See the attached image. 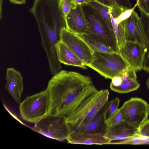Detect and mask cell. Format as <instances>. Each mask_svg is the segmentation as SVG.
I'll list each match as a JSON object with an SVG mask.
<instances>
[{
    "label": "cell",
    "instance_id": "1",
    "mask_svg": "<svg viewBox=\"0 0 149 149\" xmlns=\"http://www.w3.org/2000/svg\"><path fill=\"white\" fill-rule=\"evenodd\" d=\"M47 88L51 101L49 114L65 117L68 124L98 91L89 76L65 70L53 75Z\"/></svg>",
    "mask_w": 149,
    "mask_h": 149
},
{
    "label": "cell",
    "instance_id": "2",
    "mask_svg": "<svg viewBox=\"0 0 149 149\" xmlns=\"http://www.w3.org/2000/svg\"><path fill=\"white\" fill-rule=\"evenodd\" d=\"M81 6L92 33L91 35L87 36L109 47L114 52L120 53L115 34L100 14L89 3Z\"/></svg>",
    "mask_w": 149,
    "mask_h": 149
},
{
    "label": "cell",
    "instance_id": "3",
    "mask_svg": "<svg viewBox=\"0 0 149 149\" xmlns=\"http://www.w3.org/2000/svg\"><path fill=\"white\" fill-rule=\"evenodd\" d=\"M88 66L106 79L115 76L121 77L132 67L120 53L93 52V60Z\"/></svg>",
    "mask_w": 149,
    "mask_h": 149
},
{
    "label": "cell",
    "instance_id": "4",
    "mask_svg": "<svg viewBox=\"0 0 149 149\" xmlns=\"http://www.w3.org/2000/svg\"><path fill=\"white\" fill-rule=\"evenodd\" d=\"M51 104L50 94L46 88L27 97L20 104V116L24 120L35 124L49 114Z\"/></svg>",
    "mask_w": 149,
    "mask_h": 149
},
{
    "label": "cell",
    "instance_id": "5",
    "mask_svg": "<svg viewBox=\"0 0 149 149\" xmlns=\"http://www.w3.org/2000/svg\"><path fill=\"white\" fill-rule=\"evenodd\" d=\"M109 91H98L93 98L80 109L68 123L71 132H76L87 124L95 115L108 103Z\"/></svg>",
    "mask_w": 149,
    "mask_h": 149
},
{
    "label": "cell",
    "instance_id": "6",
    "mask_svg": "<svg viewBox=\"0 0 149 149\" xmlns=\"http://www.w3.org/2000/svg\"><path fill=\"white\" fill-rule=\"evenodd\" d=\"M32 129L48 138L62 141L66 140L71 129L63 116L49 114L35 124Z\"/></svg>",
    "mask_w": 149,
    "mask_h": 149
},
{
    "label": "cell",
    "instance_id": "7",
    "mask_svg": "<svg viewBox=\"0 0 149 149\" xmlns=\"http://www.w3.org/2000/svg\"><path fill=\"white\" fill-rule=\"evenodd\" d=\"M149 104L144 100L132 97L119 109L124 121L138 129L148 119Z\"/></svg>",
    "mask_w": 149,
    "mask_h": 149
},
{
    "label": "cell",
    "instance_id": "8",
    "mask_svg": "<svg viewBox=\"0 0 149 149\" xmlns=\"http://www.w3.org/2000/svg\"><path fill=\"white\" fill-rule=\"evenodd\" d=\"M60 38L61 41L81 59L86 66L91 63L94 51L79 36L64 27L61 30Z\"/></svg>",
    "mask_w": 149,
    "mask_h": 149
},
{
    "label": "cell",
    "instance_id": "9",
    "mask_svg": "<svg viewBox=\"0 0 149 149\" xmlns=\"http://www.w3.org/2000/svg\"><path fill=\"white\" fill-rule=\"evenodd\" d=\"M147 48L138 42L125 40L120 50V53L136 72L143 69Z\"/></svg>",
    "mask_w": 149,
    "mask_h": 149
},
{
    "label": "cell",
    "instance_id": "10",
    "mask_svg": "<svg viewBox=\"0 0 149 149\" xmlns=\"http://www.w3.org/2000/svg\"><path fill=\"white\" fill-rule=\"evenodd\" d=\"M66 28L77 35L90 36L92 33L88 26L81 5L72 8L66 20Z\"/></svg>",
    "mask_w": 149,
    "mask_h": 149
},
{
    "label": "cell",
    "instance_id": "11",
    "mask_svg": "<svg viewBox=\"0 0 149 149\" xmlns=\"http://www.w3.org/2000/svg\"><path fill=\"white\" fill-rule=\"evenodd\" d=\"M125 39L145 45L146 37L140 17L133 10L130 16L124 21Z\"/></svg>",
    "mask_w": 149,
    "mask_h": 149
},
{
    "label": "cell",
    "instance_id": "12",
    "mask_svg": "<svg viewBox=\"0 0 149 149\" xmlns=\"http://www.w3.org/2000/svg\"><path fill=\"white\" fill-rule=\"evenodd\" d=\"M104 136L111 142L141 137L139 129L124 121L114 126H108Z\"/></svg>",
    "mask_w": 149,
    "mask_h": 149
},
{
    "label": "cell",
    "instance_id": "13",
    "mask_svg": "<svg viewBox=\"0 0 149 149\" xmlns=\"http://www.w3.org/2000/svg\"><path fill=\"white\" fill-rule=\"evenodd\" d=\"M5 88L17 103L20 104L24 89L23 78L21 73L13 68L6 71Z\"/></svg>",
    "mask_w": 149,
    "mask_h": 149
},
{
    "label": "cell",
    "instance_id": "14",
    "mask_svg": "<svg viewBox=\"0 0 149 149\" xmlns=\"http://www.w3.org/2000/svg\"><path fill=\"white\" fill-rule=\"evenodd\" d=\"M68 143L84 145L109 144L111 141L100 134L71 132L66 139Z\"/></svg>",
    "mask_w": 149,
    "mask_h": 149
},
{
    "label": "cell",
    "instance_id": "15",
    "mask_svg": "<svg viewBox=\"0 0 149 149\" xmlns=\"http://www.w3.org/2000/svg\"><path fill=\"white\" fill-rule=\"evenodd\" d=\"M108 103L97 112L85 126L76 132L100 134L104 135L108 126L105 123V113Z\"/></svg>",
    "mask_w": 149,
    "mask_h": 149
},
{
    "label": "cell",
    "instance_id": "16",
    "mask_svg": "<svg viewBox=\"0 0 149 149\" xmlns=\"http://www.w3.org/2000/svg\"><path fill=\"white\" fill-rule=\"evenodd\" d=\"M57 53L58 60L61 63L87 69L84 62L61 41L57 45Z\"/></svg>",
    "mask_w": 149,
    "mask_h": 149
},
{
    "label": "cell",
    "instance_id": "17",
    "mask_svg": "<svg viewBox=\"0 0 149 149\" xmlns=\"http://www.w3.org/2000/svg\"><path fill=\"white\" fill-rule=\"evenodd\" d=\"M109 12L120 50L125 41L124 26L125 20L121 21L119 18L117 13L115 9L109 8Z\"/></svg>",
    "mask_w": 149,
    "mask_h": 149
},
{
    "label": "cell",
    "instance_id": "18",
    "mask_svg": "<svg viewBox=\"0 0 149 149\" xmlns=\"http://www.w3.org/2000/svg\"><path fill=\"white\" fill-rule=\"evenodd\" d=\"M140 85L137 81V77H130L126 81H123L120 86H114L110 85V88L114 92L120 93H125L136 90Z\"/></svg>",
    "mask_w": 149,
    "mask_h": 149
},
{
    "label": "cell",
    "instance_id": "19",
    "mask_svg": "<svg viewBox=\"0 0 149 149\" xmlns=\"http://www.w3.org/2000/svg\"><path fill=\"white\" fill-rule=\"evenodd\" d=\"M141 13V19L145 33L146 41V52L145 55L143 69L144 71L149 73V16Z\"/></svg>",
    "mask_w": 149,
    "mask_h": 149
},
{
    "label": "cell",
    "instance_id": "20",
    "mask_svg": "<svg viewBox=\"0 0 149 149\" xmlns=\"http://www.w3.org/2000/svg\"><path fill=\"white\" fill-rule=\"evenodd\" d=\"M89 3L100 14L111 31L115 34L109 12L110 8L100 4L95 0H91Z\"/></svg>",
    "mask_w": 149,
    "mask_h": 149
},
{
    "label": "cell",
    "instance_id": "21",
    "mask_svg": "<svg viewBox=\"0 0 149 149\" xmlns=\"http://www.w3.org/2000/svg\"><path fill=\"white\" fill-rule=\"evenodd\" d=\"M78 36L86 42L93 51L108 53L114 52L109 47L87 36Z\"/></svg>",
    "mask_w": 149,
    "mask_h": 149
},
{
    "label": "cell",
    "instance_id": "22",
    "mask_svg": "<svg viewBox=\"0 0 149 149\" xmlns=\"http://www.w3.org/2000/svg\"><path fill=\"white\" fill-rule=\"evenodd\" d=\"M96 1L110 8L118 6L127 9L132 8V5L129 0H95Z\"/></svg>",
    "mask_w": 149,
    "mask_h": 149
},
{
    "label": "cell",
    "instance_id": "23",
    "mask_svg": "<svg viewBox=\"0 0 149 149\" xmlns=\"http://www.w3.org/2000/svg\"><path fill=\"white\" fill-rule=\"evenodd\" d=\"M120 102V99L117 97L110 102L108 104L105 113L106 120L110 118L117 112L119 109Z\"/></svg>",
    "mask_w": 149,
    "mask_h": 149
},
{
    "label": "cell",
    "instance_id": "24",
    "mask_svg": "<svg viewBox=\"0 0 149 149\" xmlns=\"http://www.w3.org/2000/svg\"><path fill=\"white\" fill-rule=\"evenodd\" d=\"M77 4L74 0H59V6L65 19L71 9Z\"/></svg>",
    "mask_w": 149,
    "mask_h": 149
},
{
    "label": "cell",
    "instance_id": "25",
    "mask_svg": "<svg viewBox=\"0 0 149 149\" xmlns=\"http://www.w3.org/2000/svg\"><path fill=\"white\" fill-rule=\"evenodd\" d=\"M123 121L122 115L119 109L114 114L105 120V123L108 126H111L117 125Z\"/></svg>",
    "mask_w": 149,
    "mask_h": 149
},
{
    "label": "cell",
    "instance_id": "26",
    "mask_svg": "<svg viewBox=\"0 0 149 149\" xmlns=\"http://www.w3.org/2000/svg\"><path fill=\"white\" fill-rule=\"evenodd\" d=\"M136 2L141 12L149 16V0H136Z\"/></svg>",
    "mask_w": 149,
    "mask_h": 149
},
{
    "label": "cell",
    "instance_id": "27",
    "mask_svg": "<svg viewBox=\"0 0 149 149\" xmlns=\"http://www.w3.org/2000/svg\"><path fill=\"white\" fill-rule=\"evenodd\" d=\"M141 137L149 138V119H148L139 130Z\"/></svg>",
    "mask_w": 149,
    "mask_h": 149
},
{
    "label": "cell",
    "instance_id": "28",
    "mask_svg": "<svg viewBox=\"0 0 149 149\" xmlns=\"http://www.w3.org/2000/svg\"><path fill=\"white\" fill-rule=\"evenodd\" d=\"M111 80L110 85L114 86H120L123 82L122 77L120 76H115L113 77Z\"/></svg>",
    "mask_w": 149,
    "mask_h": 149
},
{
    "label": "cell",
    "instance_id": "29",
    "mask_svg": "<svg viewBox=\"0 0 149 149\" xmlns=\"http://www.w3.org/2000/svg\"><path fill=\"white\" fill-rule=\"evenodd\" d=\"M12 3L14 4L22 5L26 3L25 0H9Z\"/></svg>",
    "mask_w": 149,
    "mask_h": 149
},
{
    "label": "cell",
    "instance_id": "30",
    "mask_svg": "<svg viewBox=\"0 0 149 149\" xmlns=\"http://www.w3.org/2000/svg\"><path fill=\"white\" fill-rule=\"evenodd\" d=\"M78 4L82 5L86 3L85 0H74Z\"/></svg>",
    "mask_w": 149,
    "mask_h": 149
},
{
    "label": "cell",
    "instance_id": "31",
    "mask_svg": "<svg viewBox=\"0 0 149 149\" xmlns=\"http://www.w3.org/2000/svg\"><path fill=\"white\" fill-rule=\"evenodd\" d=\"M3 0H0V19H1L2 17V5Z\"/></svg>",
    "mask_w": 149,
    "mask_h": 149
},
{
    "label": "cell",
    "instance_id": "32",
    "mask_svg": "<svg viewBox=\"0 0 149 149\" xmlns=\"http://www.w3.org/2000/svg\"><path fill=\"white\" fill-rule=\"evenodd\" d=\"M146 85L148 88L149 90V76L146 81Z\"/></svg>",
    "mask_w": 149,
    "mask_h": 149
},
{
    "label": "cell",
    "instance_id": "33",
    "mask_svg": "<svg viewBox=\"0 0 149 149\" xmlns=\"http://www.w3.org/2000/svg\"><path fill=\"white\" fill-rule=\"evenodd\" d=\"M148 107H149V106H148Z\"/></svg>",
    "mask_w": 149,
    "mask_h": 149
},
{
    "label": "cell",
    "instance_id": "34",
    "mask_svg": "<svg viewBox=\"0 0 149 149\" xmlns=\"http://www.w3.org/2000/svg\"><path fill=\"white\" fill-rule=\"evenodd\" d=\"M25 0L26 1V0Z\"/></svg>",
    "mask_w": 149,
    "mask_h": 149
}]
</instances>
